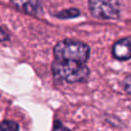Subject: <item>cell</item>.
<instances>
[{"label": "cell", "mask_w": 131, "mask_h": 131, "mask_svg": "<svg viewBox=\"0 0 131 131\" xmlns=\"http://www.w3.org/2000/svg\"><path fill=\"white\" fill-rule=\"evenodd\" d=\"M52 72L55 78L68 83L85 82L90 74L85 63L59 59H55L52 62Z\"/></svg>", "instance_id": "1"}, {"label": "cell", "mask_w": 131, "mask_h": 131, "mask_svg": "<svg viewBox=\"0 0 131 131\" xmlns=\"http://www.w3.org/2000/svg\"><path fill=\"white\" fill-rule=\"evenodd\" d=\"M53 53L55 59L85 63L88 60L90 49L85 43L68 39L58 42L54 46Z\"/></svg>", "instance_id": "2"}, {"label": "cell", "mask_w": 131, "mask_h": 131, "mask_svg": "<svg viewBox=\"0 0 131 131\" xmlns=\"http://www.w3.org/2000/svg\"><path fill=\"white\" fill-rule=\"evenodd\" d=\"M89 9L93 16L101 19H116L120 15L117 0H89Z\"/></svg>", "instance_id": "3"}, {"label": "cell", "mask_w": 131, "mask_h": 131, "mask_svg": "<svg viewBox=\"0 0 131 131\" xmlns=\"http://www.w3.org/2000/svg\"><path fill=\"white\" fill-rule=\"evenodd\" d=\"M112 53L119 60H127L131 58V37H125L118 40L114 46Z\"/></svg>", "instance_id": "4"}, {"label": "cell", "mask_w": 131, "mask_h": 131, "mask_svg": "<svg viewBox=\"0 0 131 131\" xmlns=\"http://www.w3.org/2000/svg\"><path fill=\"white\" fill-rule=\"evenodd\" d=\"M10 1L17 9L28 14L39 15L42 12V6L39 0H10Z\"/></svg>", "instance_id": "5"}, {"label": "cell", "mask_w": 131, "mask_h": 131, "mask_svg": "<svg viewBox=\"0 0 131 131\" xmlns=\"http://www.w3.org/2000/svg\"><path fill=\"white\" fill-rule=\"evenodd\" d=\"M0 130L1 131H16L18 130V124L13 121H3L0 124Z\"/></svg>", "instance_id": "6"}, {"label": "cell", "mask_w": 131, "mask_h": 131, "mask_svg": "<svg viewBox=\"0 0 131 131\" xmlns=\"http://www.w3.org/2000/svg\"><path fill=\"white\" fill-rule=\"evenodd\" d=\"M79 14H80V11L78 9L71 8L69 10H66V11H62L61 13H59L58 17H75V16H78Z\"/></svg>", "instance_id": "7"}, {"label": "cell", "mask_w": 131, "mask_h": 131, "mask_svg": "<svg viewBox=\"0 0 131 131\" xmlns=\"http://www.w3.org/2000/svg\"><path fill=\"white\" fill-rule=\"evenodd\" d=\"M123 87H124V90L131 95V75L125 77V79L123 80Z\"/></svg>", "instance_id": "8"}, {"label": "cell", "mask_w": 131, "mask_h": 131, "mask_svg": "<svg viewBox=\"0 0 131 131\" xmlns=\"http://www.w3.org/2000/svg\"><path fill=\"white\" fill-rule=\"evenodd\" d=\"M9 39V36L7 35V33L0 27V42H3V41H6Z\"/></svg>", "instance_id": "9"}]
</instances>
